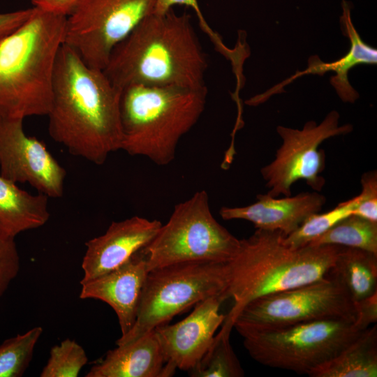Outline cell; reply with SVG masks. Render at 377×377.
Returning a JSON list of instances; mask_svg holds the SVG:
<instances>
[{
	"label": "cell",
	"mask_w": 377,
	"mask_h": 377,
	"mask_svg": "<svg viewBox=\"0 0 377 377\" xmlns=\"http://www.w3.org/2000/svg\"><path fill=\"white\" fill-rule=\"evenodd\" d=\"M121 92L103 70L89 66L63 44L47 114L50 137L71 154L103 164L111 153L121 150Z\"/></svg>",
	"instance_id": "obj_1"
},
{
	"label": "cell",
	"mask_w": 377,
	"mask_h": 377,
	"mask_svg": "<svg viewBox=\"0 0 377 377\" xmlns=\"http://www.w3.org/2000/svg\"><path fill=\"white\" fill-rule=\"evenodd\" d=\"M207 57L190 15L152 13L112 50L103 70L117 87L206 88Z\"/></svg>",
	"instance_id": "obj_2"
},
{
	"label": "cell",
	"mask_w": 377,
	"mask_h": 377,
	"mask_svg": "<svg viewBox=\"0 0 377 377\" xmlns=\"http://www.w3.org/2000/svg\"><path fill=\"white\" fill-rule=\"evenodd\" d=\"M280 231L256 229L240 239L233 257L224 263L223 295L232 305L217 334L230 337L236 318L259 297L318 281L331 271L341 246L308 244L291 248Z\"/></svg>",
	"instance_id": "obj_3"
},
{
	"label": "cell",
	"mask_w": 377,
	"mask_h": 377,
	"mask_svg": "<svg viewBox=\"0 0 377 377\" xmlns=\"http://www.w3.org/2000/svg\"><path fill=\"white\" fill-rule=\"evenodd\" d=\"M66 22V16L34 8L24 23L0 40V120L48 114Z\"/></svg>",
	"instance_id": "obj_4"
},
{
	"label": "cell",
	"mask_w": 377,
	"mask_h": 377,
	"mask_svg": "<svg viewBox=\"0 0 377 377\" xmlns=\"http://www.w3.org/2000/svg\"><path fill=\"white\" fill-rule=\"evenodd\" d=\"M207 87L134 84L122 89L121 150L158 165L171 163L181 138L197 123L207 100Z\"/></svg>",
	"instance_id": "obj_5"
},
{
	"label": "cell",
	"mask_w": 377,
	"mask_h": 377,
	"mask_svg": "<svg viewBox=\"0 0 377 377\" xmlns=\"http://www.w3.org/2000/svg\"><path fill=\"white\" fill-rule=\"evenodd\" d=\"M240 239L214 217L205 190L176 205L165 224L141 249L148 269L186 262L225 263L237 252Z\"/></svg>",
	"instance_id": "obj_6"
},
{
	"label": "cell",
	"mask_w": 377,
	"mask_h": 377,
	"mask_svg": "<svg viewBox=\"0 0 377 377\" xmlns=\"http://www.w3.org/2000/svg\"><path fill=\"white\" fill-rule=\"evenodd\" d=\"M362 331L353 319L332 318L239 334L244 348L255 361L309 376Z\"/></svg>",
	"instance_id": "obj_7"
},
{
	"label": "cell",
	"mask_w": 377,
	"mask_h": 377,
	"mask_svg": "<svg viewBox=\"0 0 377 377\" xmlns=\"http://www.w3.org/2000/svg\"><path fill=\"white\" fill-rule=\"evenodd\" d=\"M224 263L186 262L149 270L139 302L135 321L116 344L133 341L167 324L198 302L223 294Z\"/></svg>",
	"instance_id": "obj_8"
},
{
	"label": "cell",
	"mask_w": 377,
	"mask_h": 377,
	"mask_svg": "<svg viewBox=\"0 0 377 377\" xmlns=\"http://www.w3.org/2000/svg\"><path fill=\"white\" fill-rule=\"evenodd\" d=\"M355 318L354 302L330 271L305 285L265 295L246 304L235 319L239 333L267 331L322 319Z\"/></svg>",
	"instance_id": "obj_9"
},
{
	"label": "cell",
	"mask_w": 377,
	"mask_h": 377,
	"mask_svg": "<svg viewBox=\"0 0 377 377\" xmlns=\"http://www.w3.org/2000/svg\"><path fill=\"white\" fill-rule=\"evenodd\" d=\"M156 0H81L66 17L64 44L103 70L114 47L148 15Z\"/></svg>",
	"instance_id": "obj_10"
},
{
	"label": "cell",
	"mask_w": 377,
	"mask_h": 377,
	"mask_svg": "<svg viewBox=\"0 0 377 377\" xmlns=\"http://www.w3.org/2000/svg\"><path fill=\"white\" fill-rule=\"evenodd\" d=\"M339 114L330 112L320 124L307 121L302 130L282 126L276 128L283 142L276 150L275 158L260 170L267 193L272 197L290 196L291 187L304 180L315 191H320L325 184L321 175L325 168V154L319 146L330 138L350 133V124L339 126Z\"/></svg>",
	"instance_id": "obj_11"
},
{
	"label": "cell",
	"mask_w": 377,
	"mask_h": 377,
	"mask_svg": "<svg viewBox=\"0 0 377 377\" xmlns=\"http://www.w3.org/2000/svg\"><path fill=\"white\" fill-rule=\"evenodd\" d=\"M23 120H0V175L15 183H28L48 198L64 193L66 170L44 143L28 136Z\"/></svg>",
	"instance_id": "obj_12"
},
{
	"label": "cell",
	"mask_w": 377,
	"mask_h": 377,
	"mask_svg": "<svg viewBox=\"0 0 377 377\" xmlns=\"http://www.w3.org/2000/svg\"><path fill=\"white\" fill-rule=\"evenodd\" d=\"M226 300L223 293L209 297L196 304L181 321L154 329L169 367L189 371L199 363L224 322L226 315L220 307Z\"/></svg>",
	"instance_id": "obj_13"
},
{
	"label": "cell",
	"mask_w": 377,
	"mask_h": 377,
	"mask_svg": "<svg viewBox=\"0 0 377 377\" xmlns=\"http://www.w3.org/2000/svg\"><path fill=\"white\" fill-rule=\"evenodd\" d=\"M162 223L135 216L112 222L106 232L86 242L80 283L103 275L128 261L155 237Z\"/></svg>",
	"instance_id": "obj_14"
},
{
	"label": "cell",
	"mask_w": 377,
	"mask_h": 377,
	"mask_svg": "<svg viewBox=\"0 0 377 377\" xmlns=\"http://www.w3.org/2000/svg\"><path fill=\"white\" fill-rule=\"evenodd\" d=\"M149 269L141 250L128 261L103 275L82 282L80 297L96 299L110 305L116 313L121 335L133 327Z\"/></svg>",
	"instance_id": "obj_15"
},
{
	"label": "cell",
	"mask_w": 377,
	"mask_h": 377,
	"mask_svg": "<svg viewBox=\"0 0 377 377\" xmlns=\"http://www.w3.org/2000/svg\"><path fill=\"white\" fill-rule=\"evenodd\" d=\"M256 198V202L244 207H222L219 214L224 220L248 221L256 229L280 231L287 236L309 216L320 212L326 202L325 197L318 191L282 198L258 194Z\"/></svg>",
	"instance_id": "obj_16"
},
{
	"label": "cell",
	"mask_w": 377,
	"mask_h": 377,
	"mask_svg": "<svg viewBox=\"0 0 377 377\" xmlns=\"http://www.w3.org/2000/svg\"><path fill=\"white\" fill-rule=\"evenodd\" d=\"M167 365L154 330L109 350L91 367L87 377H168Z\"/></svg>",
	"instance_id": "obj_17"
},
{
	"label": "cell",
	"mask_w": 377,
	"mask_h": 377,
	"mask_svg": "<svg viewBox=\"0 0 377 377\" xmlns=\"http://www.w3.org/2000/svg\"><path fill=\"white\" fill-rule=\"evenodd\" d=\"M342 7L343 15L340 17V22L343 34L350 40L351 45L348 52L339 59L330 63L322 61L316 56L310 57L308 61V67L304 71H297L294 75L270 89L268 91L258 95L257 98L260 103L266 101L271 95L280 92V89L284 85L300 76L309 73L323 75L327 71L336 73L335 76L330 77V83L343 101L353 103L358 98V93L352 87L348 81V71L359 64H376L377 50L361 39L353 27L350 18V8L344 0L342 2Z\"/></svg>",
	"instance_id": "obj_18"
},
{
	"label": "cell",
	"mask_w": 377,
	"mask_h": 377,
	"mask_svg": "<svg viewBox=\"0 0 377 377\" xmlns=\"http://www.w3.org/2000/svg\"><path fill=\"white\" fill-rule=\"evenodd\" d=\"M48 198L40 193L30 194L0 175V230L15 237L44 226L50 216Z\"/></svg>",
	"instance_id": "obj_19"
},
{
	"label": "cell",
	"mask_w": 377,
	"mask_h": 377,
	"mask_svg": "<svg viewBox=\"0 0 377 377\" xmlns=\"http://www.w3.org/2000/svg\"><path fill=\"white\" fill-rule=\"evenodd\" d=\"M311 377H376L377 325L363 330L336 356L315 369Z\"/></svg>",
	"instance_id": "obj_20"
},
{
	"label": "cell",
	"mask_w": 377,
	"mask_h": 377,
	"mask_svg": "<svg viewBox=\"0 0 377 377\" xmlns=\"http://www.w3.org/2000/svg\"><path fill=\"white\" fill-rule=\"evenodd\" d=\"M331 271L342 282L353 302L377 293V254L341 246Z\"/></svg>",
	"instance_id": "obj_21"
},
{
	"label": "cell",
	"mask_w": 377,
	"mask_h": 377,
	"mask_svg": "<svg viewBox=\"0 0 377 377\" xmlns=\"http://www.w3.org/2000/svg\"><path fill=\"white\" fill-rule=\"evenodd\" d=\"M309 244L336 245L360 249L377 254V222L351 214Z\"/></svg>",
	"instance_id": "obj_22"
},
{
	"label": "cell",
	"mask_w": 377,
	"mask_h": 377,
	"mask_svg": "<svg viewBox=\"0 0 377 377\" xmlns=\"http://www.w3.org/2000/svg\"><path fill=\"white\" fill-rule=\"evenodd\" d=\"M361 200L359 194L351 199L339 203L334 209L325 213H316L309 216L295 231L283 237V242L291 248L308 245L336 223L353 214Z\"/></svg>",
	"instance_id": "obj_23"
},
{
	"label": "cell",
	"mask_w": 377,
	"mask_h": 377,
	"mask_svg": "<svg viewBox=\"0 0 377 377\" xmlns=\"http://www.w3.org/2000/svg\"><path fill=\"white\" fill-rule=\"evenodd\" d=\"M192 377H242L244 371L230 342V337L216 334L213 343L191 371Z\"/></svg>",
	"instance_id": "obj_24"
},
{
	"label": "cell",
	"mask_w": 377,
	"mask_h": 377,
	"mask_svg": "<svg viewBox=\"0 0 377 377\" xmlns=\"http://www.w3.org/2000/svg\"><path fill=\"white\" fill-rule=\"evenodd\" d=\"M43 328L35 327L0 344V377H20L27 369Z\"/></svg>",
	"instance_id": "obj_25"
},
{
	"label": "cell",
	"mask_w": 377,
	"mask_h": 377,
	"mask_svg": "<svg viewBox=\"0 0 377 377\" xmlns=\"http://www.w3.org/2000/svg\"><path fill=\"white\" fill-rule=\"evenodd\" d=\"M87 360L84 348L75 341L66 339L51 348L40 376L77 377Z\"/></svg>",
	"instance_id": "obj_26"
},
{
	"label": "cell",
	"mask_w": 377,
	"mask_h": 377,
	"mask_svg": "<svg viewBox=\"0 0 377 377\" xmlns=\"http://www.w3.org/2000/svg\"><path fill=\"white\" fill-rule=\"evenodd\" d=\"M20 256L15 237L0 230V297L18 274Z\"/></svg>",
	"instance_id": "obj_27"
},
{
	"label": "cell",
	"mask_w": 377,
	"mask_h": 377,
	"mask_svg": "<svg viewBox=\"0 0 377 377\" xmlns=\"http://www.w3.org/2000/svg\"><path fill=\"white\" fill-rule=\"evenodd\" d=\"M361 200L353 211V215L377 222V172H364L361 177Z\"/></svg>",
	"instance_id": "obj_28"
},
{
	"label": "cell",
	"mask_w": 377,
	"mask_h": 377,
	"mask_svg": "<svg viewBox=\"0 0 377 377\" xmlns=\"http://www.w3.org/2000/svg\"><path fill=\"white\" fill-rule=\"evenodd\" d=\"M355 323L362 330L377 321V293L354 302Z\"/></svg>",
	"instance_id": "obj_29"
},
{
	"label": "cell",
	"mask_w": 377,
	"mask_h": 377,
	"mask_svg": "<svg viewBox=\"0 0 377 377\" xmlns=\"http://www.w3.org/2000/svg\"><path fill=\"white\" fill-rule=\"evenodd\" d=\"M34 8L0 13V40L9 35L32 15Z\"/></svg>",
	"instance_id": "obj_30"
},
{
	"label": "cell",
	"mask_w": 377,
	"mask_h": 377,
	"mask_svg": "<svg viewBox=\"0 0 377 377\" xmlns=\"http://www.w3.org/2000/svg\"><path fill=\"white\" fill-rule=\"evenodd\" d=\"M175 5H184L192 8L195 11L203 31L208 34L209 38L214 36L215 33L208 26L202 15L198 3V0H156L154 13H163L170 8H172Z\"/></svg>",
	"instance_id": "obj_31"
},
{
	"label": "cell",
	"mask_w": 377,
	"mask_h": 377,
	"mask_svg": "<svg viewBox=\"0 0 377 377\" xmlns=\"http://www.w3.org/2000/svg\"><path fill=\"white\" fill-rule=\"evenodd\" d=\"M81 0H30L34 8L45 12L68 16Z\"/></svg>",
	"instance_id": "obj_32"
}]
</instances>
